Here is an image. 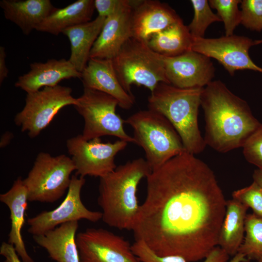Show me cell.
<instances>
[{
  "mask_svg": "<svg viewBox=\"0 0 262 262\" xmlns=\"http://www.w3.org/2000/svg\"><path fill=\"white\" fill-rule=\"evenodd\" d=\"M132 231L156 255L205 259L218 244L227 200L212 169L184 150L146 178Z\"/></svg>",
  "mask_w": 262,
  "mask_h": 262,
  "instance_id": "obj_1",
  "label": "cell"
},
{
  "mask_svg": "<svg viewBox=\"0 0 262 262\" xmlns=\"http://www.w3.org/2000/svg\"><path fill=\"white\" fill-rule=\"evenodd\" d=\"M206 146L221 153L243 147L261 123L248 103L220 80L204 87L201 96Z\"/></svg>",
  "mask_w": 262,
  "mask_h": 262,
  "instance_id": "obj_2",
  "label": "cell"
},
{
  "mask_svg": "<svg viewBox=\"0 0 262 262\" xmlns=\"http://www.w3.org/2000/svg\"><path fill=\"white\" fill-rule=\"evenodd\" d=\"M151 171L146 160L140 158L117 166L99 178L98 203L106 224L132 230L140 207L137 187Z\"/></svg>",
  "mask_w": 262,
  "mask_h": 262,
  "instance_id": "obj_3",
  "label": "cell"
},
{
  "mask_svg": "<svg viewBox=\"0 0 262 262\" xmlns=\"http://www.w3.org/2000/svg\"><path fill=\"white\" fill-rule=\"evenodd\" d=\"M203 88H180L160 82L148 98V109L169 121L179 134L185 150L195 155L206 146L198 123Z\"/></svg>",
  "mask_w": 262,
  "mask_h": 262,
  "instance_id": "obj_4",
  "label": "cell"
},
{
  "mask_svg": "<svg viewBox=\"0 0 262 262\" xmlns=\"http://www.w3.org/2000/svg\"><path fill=\"white\" fill-rule=\"evenodd\" d=\"M132 129L134 144L141 147L153 171L185 150L172 124L162 115L150 109L141 110L125 119Z\"/></svg>",
  "mask_w": 262,
  "mask_h": 262,
  "instance_id": "obj_5",
  "label": "cell"
},
{
  "mask_svg": "<svg viewBox=\"0 0 262 262\" xmlns=\"http://www.w3.org/2000/svg\"><path fill=\"white\" fill-rule=\"evenodd\" d=\"M113 61L120 84L130 95H133L132 84L143 86L152 92L159 83H168L163 56L152 50L145 41L131 37Z\"/></svg>",
  "mask_w": 262,
  "mask_h": 262,
  "instance_id": "obj_6",
  "label": "cell"
},
{
  "mask_svg": "<svg viewBox=\"0 0 262 262\" xmlns=\"http://www.w3.org/2000/svg\"><path fill=\"white\" fill-rule=\"evenodd\" d=\"M74 170L73 162L66 155L52 156L48 153H39L23 179L28 201L53 203L59 200L68 190Z\"/></svg>",
  "mask_w": 262,
  "mask_h": 262,
  "instance_id": "obj_7",
  "label": "cell"
},
{
  "mask_svg": "<svg viewBox=\"0 0 262 262\" xmlns=\"http://www.w3.org/2000/svg\"><path fill=\"white\" fill-rule=\"evenodd\" d=\"M117 105L118 101L112 96L83 87L82 94L77 98L74 106L84 119L82 137L90 140L109 135L134 143L132 136L124 130L125 120L116 113Z\"/></svg>",
  "mask_w": 262,
  "mask_h": 262,
  "instance_id": "obj_8",
  "label": "cell"
},
{
  "mask_svg": "<svg viewBox=\"0 0 262 262\" xmlns=\"http://www.w3.org/2000/svg\"><path fill=\"white\" fill-rule=\"evenodd\" d=\"M69 87L58 85L27 93L25 106L15 116V124L31 138L37 137L63 108L75 106L77 98Z\"/></svg>",
  "mask_w": 262,
  "mask_h": 262,
  "instance_id": "obj_9",
  "label": "cell"
},
{
  "mask_svg": "<svg viewBox=\"0 0 262 262\" xmlns=\"http://www.w3.org/2000/svg\"><path fill=\"white\" fill-rule=\"evenodd\" d=\"M128 143L120 139L113 143L102 142L100 138L87 140L79 134L67 139L66 146L76 167V175L100 178L116 168L115 157Z\"/></svg>",
  "mask_w": 262,
  "mask_h": 262,
  "instance_id": "obj_10",
  "label": "cell"
},
{
  "mask_svg": "<svg viewBox=\"0 0 262 262\" xmlns=\"http://www.w3.org/2000/svg\"><path fill=\"white\" fill-rule=\"evenodd\" d=\"M85 183L84 178L72 175L66 196L58 207L28 219V232L38 235L66 222L85 219L95 223L101 219V212L89 210L82 201L81 192Z\"/></svg>",
  "mask_w": 262,
  "mask_h": 262,
  "instance_id": "obj_11",
  "label": "cell"
},
{
  "mask_svg": "<svg viewBox=\"0 0 262 262\" xmlns=\"http://www.w3.org/2000/svg\"><path fill=\"white\" fill-rule=\"evenodd\" d=\"M76 241L80 262H142L127 240L102 228H87Z\"/></svg>",
  "mask_w": 262,
  "mask_h": 262,
  "instance_id": "obj_12",
  "label": "cell"
},
{
  "mask_svg": "<svg viewBox=\"0 0 262 262\" xmlns=\"http://www.w3.org/2000/svg\"><path fill=\"white\" fill-rule=\"evenodd\" d=\"M255 41L243 36L232 35L216 38H193L191 50L216 60L233 76L238 70L249 69L262 73L249 55Z\"/></svg>",
  "mask_w": 262,
  "mask_h": 262,
  "instance_id": "obj_13",
  "label": "cell"
},
{
  "mask_svg": "<svg viewBox=\"0 0 262 262\" xmlns=\"http://www.w3.org/2000/svg\"><path fill=\"white\" fill-rule=\"evenodd\" d=\"M163 58L168 83L176 87L203 88L214 77L215 68L210 58L192 50Z\"/></svg>",
  "mask_w": 262,
  "mask_h": 262,
  "instance_id": "obj_14",
  "label": "cell"
},
{
  "mask_svg": "<svg viewBox=\"0 0 262 262\" xmlns=\"http://www.w3.org/2000/svg\"><path fill=\"white\" fill-rule=\"evenodd\" d=\"M132 0L126 2L106 18L102 30L90 52V58L113 59L131 37Z\"/></svg>",
  "mask_w": 262,
  "mask_h": 262,
  "instance_id": "obj_15",
  "label": "cell"
},
{
  "mask_svg": "<svg viewBox=\"0 0 262 262\" xmlns=\"http://www.w3.org/2000/svg\"><path fill=\"white\" fill-rule=\"evenodd\" d=\"M181 20L165 3L155 0H132V37L147 42L152 35Z\"/></svg>",
  "mask_w": 262,
  "mask_h": 262,
  "instance_id": "obj_16",
  "label": "cell"
},
{
  "mask_svg": "<svg viewBox=\"0 0 262 262\" xmlns=\"http://www.w3.org/2000/svg\"><path fill=\"white\" fill-rule=\"evenodd\" d=\"M81 79L83 87L112 96L122 109H130L135 103L134 96L127 93L120 84L112 59L90 58Z\"/></svg>",
  "mask_w": 262,
  "mask_h": 262,
  "instance_id": "obj_17",
  "label": "cell"
},
{
  "mask_svg": "<svg viewBox=\"0 0 262 262\" xmlns=\"http://www.w3.org/2000/svg\"><path fill=\"white\" fill-rule=\"evenodd\" d=\"M30 70L19 76L15 84L17 88L27 93L35 92L45 87L59 85L61 81L71 78H81L78 71L68 60L49 59L45 63L30 64Z\"/></svg>",
  "mask_w": 262,
  "mask_h": 262,
  "instance_id": "obj_18",
  "label": "cell"
},
{
  "mask_svg": "<svg viewBox=\"0 0 262 262\" xmlns=\"http://www.w3.org/2000/svg\"><path fill=\"white\" fill-rule=\"evenodd\" d=\"M0 201L8 207L10 213L8 243L14 246L22 262H34L27 252L22 235L28 199L27 189L21 177L14 181L8 191L0 195Z\"/></svg>",
  "mask_w": 262,
  "mask_h": 262,
  "instance_id": "obj_19",
  "label": "cell"
},
{
  "mask_svg": "<svg viewBox=\"0 0 262 262\" xmlns=\"http://www.w3.org/2000/svg\"><path fill=\"white\" fill-rule=\"evenodd\" d=\"M78 227V221L66 222L44 233L34 235L33 239L55 262H80L76 241Z\"/></svg>",
  "mask_w": 262,
  "mask_h": 262,
  "instance_id": "obj_20",
  "label": "cell"
},
{
  "mask_svg": "<svg viewBox=\"0 0 262 262\" xmlns=\"http://www.w3.org/2000/svg\"><path fill=\"white\" fill-rule=\"evenodd\" d=\"M5 18L16 24L25 35L36 30L56 9L49 0H2Z\"/></svg>",
  "mask_w": 262,
  "mask_h": 262,
  "instance_id": "obj_21",
  "label": "cell"
},
{
  "mask_svg": "<svg viewBox=\"0 0 262 262\" xmlns=\"http://www.w3.org/2000/svg\"><path fill=\"white\" fill-rule=\"evenodd\" d=\"M105 19L98 16L93 20L67 28L62 33L67 37L70 43L71 53L68 60L80 73L88 63L91 49Z\"/></svg>",
  "mask_w": 262,
  "mask_h": 262,
  "instance_id": "obj_22",
  "label": "cell"
},
{
  "mask_svg": "<svg viewBox=\"0 0 262 262\" xmlns=\"http://www.w3.org/2000/svg\"><path fill=\"white\" fill-rule=\"evenodd\" d=\"M93 0H78L63 8H56L36 30L55 35L65 29L91 21L94 11Z\"/></svg>",
  "mask_w": 262,
  "mask_h": 262,
  "instance_id": "obj_23",
  "label": "cell"
},
{
  "mask_svg": "<svg viewBox=\"0 0 262 262\" xmlns=\"http://www.w3.org/2000/svg\"><path fill=\"white\" fill-rule=\"evenodd\" d=\"M248 209L236 199L227 200L226 213L220 231L218 246L229 256H233L237 253L243 242Z\"/></svg>",
  "mask_w": 262,
  "mask_h": 262,
  "instance_id": "obj_24",
  "label": "cell"
},
{
  "mask_svg": "<svg viewBox=\"0 0 262 262\" xmlns=\"http://www.w3.org/2000/svg\"><path fill=\"white\" fill-rule=\"evenodd\" d=\"M193 38L181 20L152 35L147 43L157 53L171 57L191 50Z\"/></svg>",
  "mask_w": 262,
  "mask_h": 262,
  "instance_id": "obj_25",
  "label": "cell"
},
{
  "mask_svg": "<svg viewBox=\"0 0 262 262\" xmlns=\"http://www.w3.org/2000/svg\"><path fill=\"white\" fill-rule=\"evenodd\" d=\"M246 235L238 252L247 259L258 261L262 257V218L255 214H247L245 219Z\"/></svg>",
  "mask_w": 262,
  "mask_h": 262,
  "instance_id": "obj_26",
  "label": "cell"
},
{
  "mask_svg": "<svg viewBox=\"0 0 262 262\" xmlns=\"http://www.w3.org/2000/svg\"><path fill=\"white\" fill-rule=\"evenodd\" d=\"M134 254L142 262H187L178 256H159L142 241H135L131 245ZM229 256L220 246L215 247L202 262H227Z\"/></svg>",
  "mask_w": 262,
  "mask_h": 262,
  "instance_id": "obj_27",
  "label": "cell"
},
{
  "mask_svg": "<svg viewBox=\"0 0 262 262\" xmlns=\"http://www.w3.org/2000/svg\"><path fill=\"white\" fill-rule=\"evenodd\" d=\"M194 15L193 18L187 26L194 38L204 37L206 29L215 22L222 21L219 16L213 13L207 0H191Z\"/></svg>",
  "mask_w": 262,
  "mask_h": 262,
  "instance_id": "obj_28",
  "label": "cell"
},
{
  "mask_svg": "<svg viewBox=\"0 0 262 262\" xmlns=\"http://www.w3.org/2000/svg\"><path fill=\"white\" fill-rule=\"evenodd\" d=\"M209 5L217 10L218 15L223 22L225 35H233L236 27L241 23V12L238 9L240 0H210Z\"/></svg>",
  "mask_w": 262,
  "mask_h": 262,
  "instance_id": "obj_29",
  "label": "cell"
},
{
  "mask_svg": "<svg viewBox=\"0 0 262 262\" xmlns=\"http://www.w3.org/2000/svg\"><path fill=\"white\" fill-rule=\"evenodd\" d=\"M232 198L241 202L253 213L262 218V188L255 181L249 186L233 191Z\"/></svg>",
  "mask_w": 262,
  "mask_h": 262,
  "instance_id": "obj_30",
  "label": "cell"
},
{
  "mask_svg": "<svg viewBox=\"0 0 262 262\" xmlns=\"http://www.w3.org/2000/svg\"><path fill=\"white\" fill-rule=\"evenodd\" d=\"M241 23L246 28L260 32L262 30V0H243L241 2Z\"/></svg>",
  "mask_w": 262,
  "mask_h": 262,
  "instance_id": "obj_31",
  "label": "cell"
},
{
  "mask_svg": "<svg viewBox=\"0 0 262 262\" xmlns=\"http://www.w3.org/2000/svg\"><path fill=\"white\" fill-rule=\"evenodd\" d=\"M246 160L262 170V124L248 138L242 147Z\"/></svg>",
  "mask_w": 262,
  "mask_h": 262,
  "instance_id": "obj_32",
  "label": "cell"
},
{
  "mask_svg": "<svg viewBox=\"0 0 262 262\" xmlns=\"http://www.w3.org/2000/svg\"><path fill=\"white\" fill-rule=\"evenodd\" d=\"M127 0H95V7L98 16L107 17L115 13Z\"/></svg>",
  "mask_w": 262,
  "mask_h": 262,
  "instance_id": "obj_33",
  "label": "cell"
},
{
  "mask_svg": "<svg viewBox=\"0 0 262 262\" xmlns=\"http://www.w3.org/2000/svg\"><path fill=\"white\" fill-rule=\"evenodd\" d=\"M0 254L4 258V262H21L14 246L8 243H2Z\"/></svg>",
  "mask_w": 262,
  "mask_h": 262,
  "instance_id": "obj_34",
  "label": "cell"
},
{
  "mask_svg": "<svg viewBox=\"0 0 262 262\" xmlns=\"http://www.w3.org/2000/svg\"><path fill=\"white\" fill-rule=\"evenodd\" d=\"M6 53L5 49L3 46L0 47V84H2L4 80L8 76L9 70L6 64Z\"/></svg>",
  "mask_w": 262,
  "mask_h": 262,
  "instance_id": "obj_35",
  "label": "cell"
},
{
  "mask_svg": "<svg viewBox=\"0 0 262 262\" xmlns=\"http://www.w3.org/2000/svg\"><path fill=\"white\" fill-rule=\"evenodd\" d=\"M13 135L12 133L6 131L1 136L0 143V147H4L7 146L12 139Z\"/></svg>",
  "mask_w": 262,
  "mask_h": 262,
  "instance_id": "obj_36",
  "label": "cell"
},
{
  "mask_svg": "<svg viewBox=\"0 0 262 262\" xmlns=\"http://www.w3.org/2000/svg\"><path fill=\"white\" fill-rule=\"evenodd\" d=\"M253 181L262 188V170L257 169L254 170L252 175Z\"/></svg>",
  "mask_w": 262,
  "mask_h": 262,
  "instance_id": "obj_37",
  "label": "cell"
},
{
  "mask_svg": "<svg viewBox=\"0 0 262 262\" xmlns=\"http://www.w3.org/2000/svg\"><path fill=\"white\" fill-rule=\"evenodd\" d=\"M229 262H249V261L243 254L238 252Z\"/></svg>",
  "mask_w": 262,
  "mask_h": 262,
  "instance_id": "obj_38",
  "label": "cell"
},
{
  "mask_svg": "<svg viewBox=\"0 0 262 262\" xmlns=\"http://www.w3.org/2000/svg\"><path fill=\"white\" fill-rule=\"evenodd\" d=\"M255 41L256 45L262 43V40H255Z\"/></svg>",
  "mask_w": 262,
  "mask_h": 262,
  "instance_id": "obj_39",
  "label": "cell"
},
{
  "mask_svg": "<svg viewBox=\"0 0 262 262\" xmlns=\"http://www.w3.org/2000/svg\"><path fill=\"white\" fill-rule=\"evenodd\" d=\"M258 262H262V257L258 261Z\"/></svg>",
  "mask_w": 262,
  "mask_h": 262,
  "instance_id": "obj_40",
  "label": "cell"
}]
</instances>
